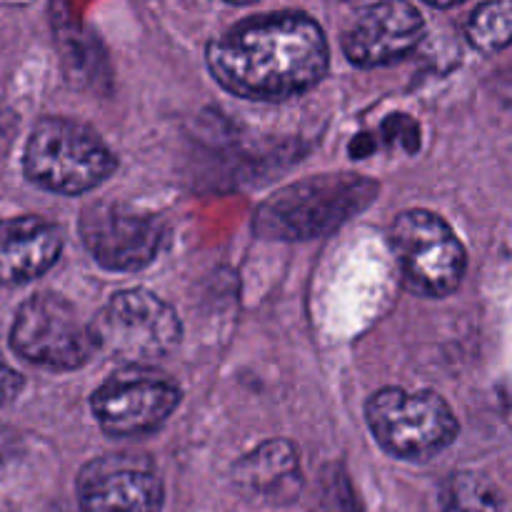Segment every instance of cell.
<instances>
[{
    "label": "cell",
    "mask_w": 512,
    "mask_h": 512,
    "mask_svg": "<svg viewBox=\"0 0 512 512\" xmlns=\"http://www.w3.org/2000/svg\"><path fill=\"white\" fill-rule=\"evenodd\" d=\"M365 420L375 443L400 460L435 458L458 438V418L448 400L433 390L408 393L403 388H383L365 405Z\"/></svg>",
    "instance_id": "obj_4"
},
{
    "label": "cell",
    "mask_w": 512,
    "mask_h": 512,
    "mask_svg": "<svg viewBox=\"0 0 512 512\" xmlns=\"http://www.w3.org/2000/svg\"><path fill=\"white\" fill-rule=\"evenodd\" d=\"M205 58L210 75L228 93L280 103L325 78L330 48L318 20L285 10L240 20L208 45Z\"/></svg>",
    "instance_id": "obj_1"
},
{
    "label": "cell",
    "mask_w": 512,
    "mask_h": 512,
    "mask_svg": "<svg viewBox=\"0 0 512 512\" xmlns=\"http://www.w3.org/2000/svg\"><path fill=\"white\" fill-rule=\"evenodd\" d=\"M10 345L28 363L50 370L83 368L95 353L93 325L58 293H35L18 308L10 328Z\"/></svg>",
    "instance_id": "obj_6"
},
{
    "label": "cell",
    "mask_w": 512,
    "mask_h": 512,
    "mask_svg": "<svg viewBox=\"0 0 512 512\" xmlns=\"http://www.w3.org/2000/svg\"><path fill=\"white\" fill-rule=\"evenodd\" d=\"M465 33L470 45L483 53L508 48L512 43V0L478 5L465 25Z\"/></svg>",
    "instance_id": "obj_14"
},
{
    "label": "cell",
    "mask_w": 512,
    "mask_h": 512,
    "mask_svg": "<svg viewBox=\"0 0 512 512\" xmlns=\"http://www.w3.org/2000/svg\"><path fill=\"white\" fill-rule=\"evenodd\" d=\"M450 503H453L455 512H503L498 490L478 473L453 475Z\"/></svg>",
    "instance_id": "obj_15"
},
{
    "label": "cell",
    "mask_w": 512,
    "mask_h": 512,
    "mask_svg": "<svg viewBox=\"0 0 512 512\" xmlns=\"http://www.w3.org/2000/svg\"><path fill=\"white\" fill-rule=\"evenodd\" d=\"M98 350L130 365L168 355L183 338L178 313L150 290L130 288L115 293L93 320Z\"/></svg>",
    "instance_id": "obj_7"
},
{
    "label": "cell",
    "mask_w": 512,
    "mask_h": 512,
    "mask_svg": "<svg viewBox=\"0 0 512 512\" xmlns=\"http://www.w3.org/2000/svg\"><path fill=\"white\" fill-rule=\"evenodd\" d=\"M380 185L355 173L305 178L270 195L255 213V233L270 240H313L363 213Z\"/></svg>",
    "instance_id": "obj_2"
},
{
    "label": "cell",
    "mask_w": 512,
    "mask_h": 512,
    "mask_svg": "<svg viewBox=\"0 0 512 512\" xmlns=\"http://www.w3.org/2000/svg\"><path fill=\"white\" fill-rule=\"evenodd\" d=\"M118 158L98 133L78 120L43 118L23 153L25 178L60 195H83L115 173Z\"/></svg>",
    "instance_id": "obj_3"
},
{
    "label": "cell",
    "mask_w": 512,
    "mask_h": 512,
    "mask_svg": "<svg viewBox=\"0 0 512 512\" xmlns=\"http://www.w3.org/2000/svg\"><path fill=\"white\" fill-rule=\"evenodd\" d=\"M78 500L83 512H158L163 480L145 455L110 453L83 465Z\"/></svg>",
    "instance_id": "obj_10"
},
{
    "label": "cell",
    "mask_w": 512,
    "mask_h": 512,
    "mask_svg": "<svg viewBox=\"0 0 512 512\" xmlns=\"http://www.w3.org/2000/svg\"><path fill=\"white\" fill-rule=\"evenodd\" d=\"M63 250L58 225L38 215L0 220V285H25L48 273Z\"/></svg>",
    "instance_id": "obj_12"
},
{
    "label": "cell",
    "mask_w": 512,
    "mask_h": 512,
    "mask_svg": "<svg viewBox=\"0 0 512 512\" xmlns=\"http://www.w3.org/2000/svg\"><path fill=\"white\" fill-rule=\"evenodd\" d=\"M388 243L405 288L423 298H445L460 288L468 253L455 230L425 208L400 213L388 230Z\"/></svg>",
    "instance_id": "obj_5"
},
{
    "label": "cell",
    "mask_w": 512,
    "mask_h": 512,
    "mask_svg": "<svg viewBox=\"0 0 512 512\" xmlns=\"http://www.w3.org/2000/svg\"><path fill=\"white\" fill-rule=\"evenodd\" d=\"M180 405V388L145 365H128L110 375L90 398L95 420L113 438L155 433Z\"/></svg>",
    "instance_id": "obj_8"
},
{
    "label": "cell",
    "mask_w": 512,
    "mask_h": 512,
    "mask_svg": "<svg viewBox=\"0 0 512 512\" xmlns=\"http://www.w3.org/2000/svg\"><path fill=\"white\" fill-rule=\"evenodd\" d=\"M23 385V375L0 358V405L13 403L20 395V390H23Z\"/></svg>",
    "instance_id": "obj_16"
},
{
    "label": "cell",
    "mask_w": 512,
    "mask_h": 512,
    "mask_svg": "<svg viewBox=\"0 0 512 512\" xmlns=\"http://www.w3.org/2000/svg\"><path fill=\"white\" fill-rule=\"evenodd\" d=\"M235 483L255 495H285L300 488L298 453L288 440H268L235 463Z\"/></svg>",
    "instance_id": "obj_13"
},
{
    "label": "cell",
    "mask_w": 512,
    "mask_h": 512,
    "mask_svg": "<svg viewBox=\"0 0 512 512\" xmlns=\"http://www.w3.org/2000/svg\"><path fill=\"white\" fill-rule=\"evenodd\" d=\"M78 230L95 263L115 273L148 268L163 245V225L153 215L110 200L85 205Z\"/></svg>",
    "instance_id": "obj_9"
},
{
    "label": "cell",
    "mask_w": 512,
    "mask_h": 512,
    "mask_svg": "<svg viewBox=\"0 0 512 512\" xmlns=\"http://www.w3.org/2000/svg\"><path fill=\"white\" fill-rule=\"evenodd\" d=\"M425 38V20L413 3L363 5L343 30V53L358 68H378L403 60Z\"/></svg>",
    "instance_id": "obj_11"
}]
</instances>
